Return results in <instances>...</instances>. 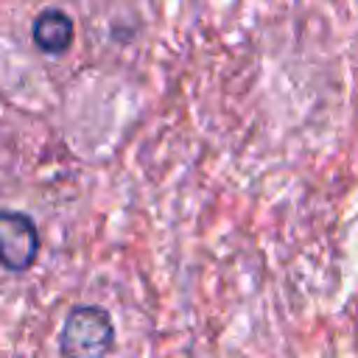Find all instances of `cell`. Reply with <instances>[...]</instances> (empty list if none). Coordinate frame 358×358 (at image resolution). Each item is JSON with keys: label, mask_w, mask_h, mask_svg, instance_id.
<instances>
[{"label": "cell", "mask_w": 358, "mask_h": 358, "mask_svg": "<svg viewBox=\"0 0 358 358\" xmlns=\"http://www.w3.org/2000/svg\"><path fill=\"white\" fill-rule=\"evenodd\" d=\"M115 347V322L101 305H76L59 330L64 358H103Z\"/></svg>", "instance_id": "6da1fadb"}, {"label": "cell", "mask_w": 358, "mask_h": 358, "mask_svg": "<svg viewBox=\"0 0 358 358\" xmlns=\"http://www.w3.org/2000/svg\"><path fill=\"white\" fill-rule=\"evenodd\" d=\"M39 227L36 221L11 207H0V266L6 271L22 274L39 257Z\"/></svg>", "instance_id": "7a4b0ae2"}, {"label": "cell", "mask_w": 358, "mask_h": 358, "mask_svg": "<svg viewBox=\"0 0 358 358\" xmlns=\"http://www.w3.org/2000/svg\"><path fill=\"white\" fill-rule=\"evenodd\" d=\"M76 39V22L73 17L64 11V8H56V6H48L42 8L34 22H31V42L42 50V53H50V56H59L64 50H70Z\"/></svg>", "instance_id": "3957f363"}]
</instances>
